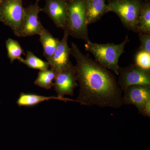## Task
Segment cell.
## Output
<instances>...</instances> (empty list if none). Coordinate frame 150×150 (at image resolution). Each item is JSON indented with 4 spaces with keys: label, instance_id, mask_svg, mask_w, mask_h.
Here are the masks:
<instances>
[{
    "label": "cell",
    "instance_id": "cell-6",
    "mask_svg": "<svg viewBox=\"0 0 150 150\" xmlns=\"http://www.w3.org/2000/svg\"><path fill=\"white\" fill-rule=\"evenodd\" d=\"M117 84L121 90L124 91L131 86L142 85L150 87V71L132 64L119 69Z\"/></svg>",
    "mask_w": 150,
    "mask_h": 150
},
{
    "label": "cell",
    "instance_id": "cell-11",
    "mask_svg": "<svg viewBox=\"0 0 150 150\" xmlns=\"http://www.w3.org/2000/svg\"><path fill=\"white\" fill-rule=\"evenodd\" d=\"M150 100V87L142 85L131 86L124 91L122 96L123 104L133 105L138 110Z\"/></svg>",
    "mask_w": 150,
    "mask_h": 150
},
{
    "label": "cell",
    "instance_id": "cell-23",
    "mask_svg": "<svg viewBox=\"0 0 150 150\" xmlns=\"http://www.w3.org/2000/svg\"><path fill=\"white\" fill-rule=\"evenodd\" d=\"M2 0H0V2H1V1Z\"/></svg>",
    "mask_w": 150,
    "mask_h": 150
},
{
    "label": "cell",
    "instance_id": "cell-12",
    "mask_svg": "<svg viewBox=\"0 0 150 150\" xmlns=\"http://www.w3.org/2000/svg\"><path fill=\"white\" fill-rule=\"evenodd\" d=\"M106 0H86V17L88 25L100 20L110 12Z\"/></svg>",
    "mask_w": 150,
    "mask_h": 150
},
{
    "label": "cell",
    "instance_id": "cell-24",
    "mask_svg": "<svg viewBox=\"0 0 150 150\" xmlns=\"http://www.w3.org/2000/svg\"><path fill=\"white\" fill-rule=\"evenodd\" d=\"M148 1H150V0H148Z\"/></svg>",
    "mask_w": 150,
    "mask_h": 150
},
{
    "label": "cell",
    "instance_id": "cell-13",
    "mask_svg": "<svg viewBox=\"0 0 150 150\" xmlns=\"http://www.w3.org/2000/svg\"><path fill=\"white\" fill-rule=\"evenodd\" d=\"M52 99L58 100L64 102L70 101L78 103L77 100L67 98L43 96L35 94L25 93L20 94L16 103L19 106H32L39 104L40 103Z\"/></svg>",
    "mask_w": 150,
    "mask_h": 150
},
{
    "label": "cell",
    "instance_id": "cell-3",
    "mask_svg": "<svg viewBox=\"0 0 150 150\" xmlns=\"http://www.w3.org/2000/svg\"><path fill=\"white\" fill-rule=\"evenodd\" d=\"M86 17V0L68 1L67 21L64 30L72 37L91 42Z\"/></svg>",
    "mask_w": 150,
    "mask_h": 150
},
{
    "label": "cell",
    "instance_id": "cell-20",
    "mask_svg": "<svg viewBox=\"0 0 150 150\" xmlns=\"http://www.w3.org/2000/svg\"><path fill=\"white\" fill-rule=\"evenodd\" d=\"M139 36L141 43L139 50L150 54V33H140Z\"/></svg>",
    "mask_w": 150,
    "mask_h": 150
},
{
    "label": "cell",
    "instance_id": "cell-4",
    "mask_svg": "<svg viewBox=\"0 0 150 150\" xmlns=\"http://www.w3.org/2000/svg\"><path fill=\"white\" fill-rule=\"evenodd\" d=\"M144 0H109L110 12L115 13L129 30L136 32V24Z\"/></svg>",
    "mask_w": 150,
    "mask_h": 150
},
{
    "label": "cell",
    "instance_id": "cell-2",
    "mask_svg": "<svg viewBox=\"0 0 150 150\" xmlns=\"http://www.w3.org/2000/svg\"><path fill=\"white\" fill-rule=\"evenodd\" d=\"M129 41V37L126 36L120 44H99L91 41L86 43L84 47L86 51L93 55L97 63L118 75L120 68L118 65L119 58L124 53L125 46Z\"/></svg>",
    "mask_w": 150,
    "mask_h": 150
},
{
    "label": "cell",
    "instance_id": "cell-8",
    "mask_svg": "<svg viewBox=\"0 0 150 150\" xmlns=\"http://www.w3.org/2000/svg\"><path fill=\"white\" fill-rule=\"evenodd\" d=\"M53 87L57 96H72L74 90L79 86L76 78L74 66L71 64L69 67L56 74Z\"/></svg>",
    "mask_w": 150,
    "mask_h": 150
},
{
    "label": "cell",
    "instance_id": "cell-1",
    "mask_svg": "<svg viewBox=\"0 0 150 150\" xmlns=\"http://www.w3.org/2000/svg\"><path fill=\"white\" fill-rule=\"evenodd\" d=\"M70 48L71 55L76 62L74 69L79 85L78 102L87 106L121 107L122 91L114 75L88 55L83 54L76 44L72 42Z\"/></svg>",
    "mask_w": 150,
    "mask_h": 150
},
{
    "label": "cell",
    "instance_id": "cell-7",
    "mask_svg": "<svg viewBox=\"0 0 150 150\" xmlns=\"http://www.w3.org/2000/svg\"><path fill=\"white\" fill-rule=\"evenodd\" d=\"M39 1L37 0L34 4L30 5L24 8L21 37L40 35L44 28L38 18V14L42 11V8L38 5Z\"/></svg>",
    "mask_w": 150,
    "mask_h": 150
},
{
    "label": "cell",
    "instance_id": "cell-14",
    "mask_svg": "<svg viewBox=\"0 0 150 150\" xmlns=\"http://www.w3.org/2000/svg\"><path fill=\"white\" fill-rule=\"evenodd\" d=\"M39 35V41L43 46V56L48 61L53 56L60 40L59 38L54 37L45 28H43Z\"/></svg>",
    "mask_w": 150,
    "mask_h": 150
},
{
    "label": "cell",
    "instance_id": "cell-21",
    "mask_svg": "<svg viewBox=\"0 0 150 150\" xmlns=\"http://www.w3.org/2000/svg\"><path fill=\"white\" fill-rule=\"evenodd\" d=\"M140 114L145 117H150V100L145 103L138 110Z\"/></svg>",
    "mask_w": 150,
    "mask_h": 150
},
{
    "label": "cell",
    "instance_id": "cell-16",
    "mask_svg": "<svg viewBox=\"0 0 150 150\" xmlns=\"http://www.w3.org/2000/svg\"><path fill=\"white\" fill-rule=\"evenodd\" d=\"M56 73L53 70L40 71L34 83L41 88L49 90L53 87V81L56 77Z\"/></svg>",
    "mask_w": 150,
    "mask_h": 150
},
{
    "label": "cell",
    "instance_id": "cell-9",
    "mask_svg": "<svg viewBox=\"0 0 150 150\" xmlns=\"http://www.w3.org/2000/svg\"><path fill=\"white\" fill-rule=\"evenodd\" d=\"M69 36L68 33L64 31L63 38L59 41L53 56L47 61L51 69L55 72L56 74L72 64L70 60L71 48L68 44Z\"/></svg>",
    "mask_w": 150,
    "mask_h": 150
},
{
    "label": "cell",
    "instance_id": "cell-22",
    "mask_svg": "<svg viewBox=\"0 0 150 150\" xmlns=\"http://www.w3.org/2000/svg\"><path fill=\"white\" fill-rule=\"evenodd\" d=\"M38 1H40V0H38ZM66 1H70V0H66Z\"/></svg>",
    "mask_w": 150,
    "mask_h": 150
},
{
    "label": "cell",
    "instance_id": "cell-15",
    "mask_svg": "<svg viewBox=\"0 0 150 150\" xmlns=\"http://www.w3.org/2000/svg\"><path fill=\"white\" fill-rule=\"evenodd\" d=\"M136 32L150 33V2L144 0L136 27Z\"/></svg>",
    "mask_w": 150,
    "mask_h": 150
},
{
    "label": "cell",
    "instance_id": "cell-18",
    "mask_svg": "<svg viewBox=\"0 0 150 150\" xmlns=\"http://www.w3.org/2000/svg\"><path fill=\"white\" fill-rule=\"evenodd\" d=\"M6 48L7 51L8 57L10 60L11 63L16 60L20 62L22 60L21 57L23 54V50L18 41L11 38H9L6 42Z\"/></svg>",
    "mask_w": 150,
    "mask_h": 150
},
{
    "label": "cell",
    "instance_id": "cell-5",
    "mask_svg": "<svg viewBox=\"0 0 150 150\" xmlns=\"http://www.w3.org/2000/svg\"><path fill=\"white\" fill-rule=\"evenodd\" d=\"M23 0H2L0 2V21L10 28L14 34L21 37L24 17Z\"/></svg>",
    "mask_w": 150,
    "mask_h": 150
},
{
    "label": "cell",
    "instance_id": "cell-17",
    "mask_svg": "<svg viewBox=\"0 0 150 150\" xmlns=\"http://www.w3.org/2000/svg\"><path fill=\"white\" fill-rule=\"evenodd\" d=\"M20 62L29 68L40 71H46L49 69L50 67L48 62L38 58L32 51H26V58L25 59H23Z\"/></svg>",
    "mask_w": 150,
    "mask_h": 150
},
{
    "label": "cell",
    "instance_id": "cell-19",
    "mask_svg": "<svg viewBox=\"0 0 150 150\" xmlns=\"http://www.w3.org/2000/svg\"><path fill=\"white\" fill-rule=\"evenodd\" d=\"M135 64L146 70L150 71V54L146 51H140L135 56Z\"/></svg>",
    "mask_w": 150,
    "mask_h": 150
},
{
    "label": "cell",
    "instance_id": "cell-10",
    "mask_svg": "<svg viewBox=\"0 0 150 150\" xmlns=\"http://www.w3.org/2000/svg\"><path fill=\"white\" fill-rule=\"evenodd\" d=\"M67 6L66 0H46L42 11L48 16L56 27L64 29L67 19Z\"/></svg>",
    "mask_w": 150,
    "mask_h": 150
}]
</instances>
